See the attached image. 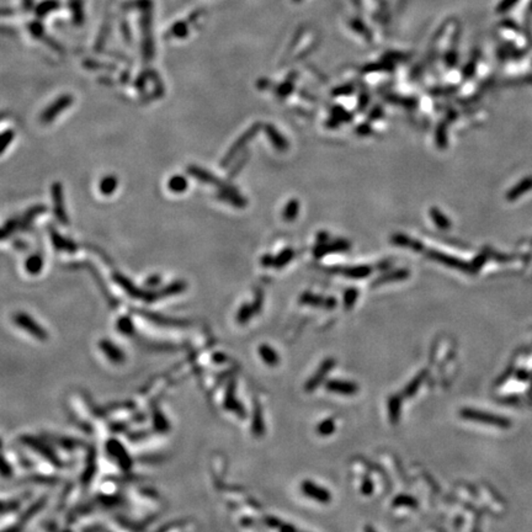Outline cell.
Listing matches in <instances>:
<instances>
[{"label": "cell", "mask_w": 532, "mask_h": 532, "mask_svg": "<svg viewBox=\"0 0 532 532\" xmlns=\"http://www.w3.org/2000/svg\"><path fill=\"white\" fill-rule=\"evenodd\" d=\"M153 9L149 8L140 11V52H142L143 62L145 64L150 63L156 56V45L153 36Z\"/></svg>", "instance_id": "6da1fadb"}, {"label": "cell", "mask_w": 532, "mask_h": 532, "mask_svg": "<svg viewBox=\"0 0 532 532\" xmlns=\"http://www.w3.org/2000/svg\"><path fill=\"white\" fill-rule=\"evenodd\" d=\"M112 280L115 281L116 285L120 286L128 296H131L132 298H136V300H142L144 302H154V301L161 300L162 298L161 291H152L137 287L130 278H127L121 273L112 274Z\"/></svg>", "instance_id": "7a4b0ae2"}, {"label": "cell", "mask_w": 532, "mask_h": 532, "mask_svg": "<svg viewBox=\"0 0 532 532\" xmlns=\"http://www.w3.org/2000/svg\"><path fill=\"white\" fill-rule=\"evenodd\" d=\"M460 416L464 420L469 421H477V423L486 424V425L495 426V428L500 429H507L510 426V421L508 420L507 417L498 416V415L490 414L488 412H483V410L473 409V408H463V409L460 410Z\"/></svg>", "instance_id": "3957f363"}, {"label": "cell", "mask_w": 532, "mask_h": 532, "mask_svg": "<svg viewBox=\"0 0 532 532\" xmlns=\"http://www.w3.org/2000/svg\"><path fill=\"white\" fill-rule=\"evenodd\" d=\"M259 130H260V123H256V125L252 126V127H250L249 130L247 131V132L243 133V135L240 136V137L238 138V139L235 140L234 143H233L232 147L230 148V150H228V152L224 154V157L222 158L221 163H219L221 168L226 169L227 166L230 165V164L232 163V162L234 161L235 158H237L238 154L242 152L243 148H244L245 145H247L248 143L250 142V140H252V138L254 137V136L256 135L257 132H259Z\"/></svg>", "instance_id": "277c9868"}, {"label": "cell", "mask_w": 532, "mask_h": 532, "mask_svg": "<svg viewBox=\"0 0 532 532\" xmlns=\"http://www.w3.org/2000/svg\"><path fill=\"white\" fill-rule=\"evenodd\" d=\"M74 102L73 95L70 94H63L61 96L57 97L51 105L46 107V109L42 111L41 116H40V120L45 125H48L52 123L58 115H61L62 112L66 111L68 107H70Z\"/></svg>", "instance_id": "5b68a950"}, {"label": "cell", "mask_w": 532, "mask_h": 532, "mask_svg": "<svg viewBox=\"0 0 532 532\" xmlns=\"http://www.w3.org/2000/svg\"><path fill=\"white\" fill-rule=\"evenodd\" d=\"M14 322L18 326H20L21 329H23L25 331L30 333L33 338L39 339V340H46L48 338L47 335V331L40 325L32 317L28 316L25 312H18L14 316Z\"/></svg>", "instance_id": "8992f818"}, {"label": "cell", "mask_w": 532, "mask_h": 532, "mask_svg": "<svg viewBox=\"0 0 532 532\" xmlns=\"http://www.w3.org/2000/svg\"><path fill=\"white\" fill-rule=\"evenodd\" d=\"M51 194H52V200H53L54 216H56L57 221H58L62 226H68L69 218H68V214H67L66 208H64L63 186H62L61 183L56 181V183L52 184Z\"/></svg>", "instance_id": "52a82bcc"}, {"label": "cell", "mask_w": 532, "mask_h": 532, "mask_svg": "<svg viewBox=\"0 0 532 532\" xmlns=\"http://www.w3.org/2000/svg\"><path fill=\"white\" fill-rule=\"evenodd\" d=\"M27 31L30 32V35L32 36V37H35L36 40H39V41H42L44 44H46L47 46L51 47L52 49H54L56 52H58V53H63V47L61 46V45L58 44L57 41H54L53 39H52L51 36H48L46 33V31H45V26L44 23H41V20H35V21H31V23H27Z\"/></svg>", "instance_id": "ba28073f"}, {"label": "cell", "mask_w": 532, "mask_h": 532, "mask_svg": "<svg viewBox=\"0 0 532 532\" xmlns=\"http://www.w3.org/2000/svg\"><path fill=\"white\" fill-rule=\"evenodd\" d=\"M301 490L306 497L316 500L321 504H329L331 502L330 491L312 481H303L301 484Z\"/></svg>", "instance_id": "9c48e42d"}, {"label": "cell", "mask_w": 532, "mask_h": 532, "mask_svg": "<svg viewBox=\"0 0 532 532\" xmlns=\"http://www.w3.org/2000/svg\"><path fill=\"white\" fill-rule=\"evenodd\" d=\"M186 173H187L190 176H192L194 179H196V180L201 181V183L208 184V185H214L218 188H222L224 187V186L230 185L227 181H222L221 179H219L218 176L214 175L213 173H211V171L206 170V169L201 168V166L199 165H188L187 168H186Z\"/></svg>", "instance_id": "30bf717a"}, {"label": "cell", "mask_w": 532, "mask_h": 532, "mask_svg": "<svg viewBox=\"0 0 532 532\" xmlns=\"http://www.w3.org/2000/svg\"><path fill=\"white\" fill-rule=\"evenodd\" d=\"M334 366H335V360L334 359L329 357V359L324 360V361L321 364V366L318 367V370L314 372L313 376H312L311 378H309L306 382V385H304V390H306L307 392H313L314 390H317V388L323 383L325 377L328 376V373L331 371V370H333Z\"/></svg>", "instance_id": "8fae6325"}, {"label": "cell", "mask_w": 532, "mask_h": 532, "mask_svg": "<svg viewBox=\"0 0 532 532\" xmlns=\"http://www.w3.org/2000/svg\"><path fill=\"white\" fill-rule=\"evenodd\" d=\"M216 197L219 201H223L226 204L232 205L235 208H243L248 204L247 200L238 194V191L234 188V186L227 185L224 187L218 188V192L216 194Z\"/></svg>", "instance_id": "7c38bea8"}, {"label": "cell", "mask_w": 532, "mask_h": 532, "mask_svg": "<svg viewBox=\"0 0 532 532\" xmlns=\"http://www.w3.org/2000/svg\"><path fill=\"white\" fill-rule=\"evenodd\" d=\"M324 386L329 392L338 393L341 395H355L360 391L357 383L345 379H329Z\"/></svg>", "instance_id": "4fadbf2b"}, {"label": "cell", "mask_w": 532, "mask_h": 532, "mask_svg": "<svg viewBox=\"0 0 532 532\" xmlns=\"http://www.w3.org/2000/svg\"><path fill=\"white\" fill-rule=\"evenodd\" d=\"M49 235H51L52 244H53L54 249L58 250V252H67V253H74L77 252L78 245L70 239H67L64 238L61 233L57 232L53 227L51 226L49 228Z\"/></svg>", "instance_id": "5bb4252c"}, {"label": "cell", "mask_w": 532, "mask_h": 532, "mask_svg": "<svg viewBox=\"0 0 532 532\" xmlns=\"http://www.w3.org/2000/svg\"><path fill=\"white\" fill-rule=\"evenodd\" d=\"M190 25H192V23L188 19H185V20H180V21H176V23H174L173 25L169 27V30L166 31L165 35H164V37L165 39H178V40H181V39H185V37H187L188 33H190Z\"/></svg>", "instance_id": "9a60e30c"}, {"label": "cell", "mask_w": 532, "mask_h": 532, "mask_svg": "<svg viewBox=\"0 0 532 532\" xmlns=\"http://www.w3.org/2000/svg\"><path fill=\"white\" fill-rule=\"evenodd\" d=\"M137 313H140L143 317H144V318L149 319L150 322H153V323L158 324V325H163V326H186V322L179 321V319L165 318V317H163L162 314L153 313V312H147V311H143V309H139V311H137Z\"/></svg>", "instance_id": "2e32d148"}, {"label": "cell", "mask_w": 532, "mask_h": 532, "mask_svg": "<svg viewBox=\"0 0 532 532\" xmlns=\"http://www.w3.org/2000/svg\"><path fill=\"white\" fill-rule=\"evenodd\" d=\"M61 6L62 4L59 0H42L41 3H39L33 8V11H35L36 18L41 20V19L49 15V14L54 13L58 9H61Z\"/></svg>", "instance_id": "e0dca14e"}, {"label": "cell", "mask_w": 532, "mask_h": 532, "mask_svg": "<svg viewBox=\"0 0 532 532\" xmlns=\"http://www.w3.org/2000/svg\"><path fill=\"white\" fill-rule=\"evenodd\" d=\"M100 349L102 350L106 357L109 360H111L112 362H122L125 359V355H123L122 350L120 347H116L112 341L110 340H101L100 341Z\"/></svg>", "instance_id": "ac0fdd59"}, {"label": "cell", "mask_w": 532, "mask_h": 532, "mask_svg": "<svg viewBox=\"0 0 532 532\" xmlns=\"http://www.w3.org/2000/svg\"><path fill=\"white\" fill-rule=\"evenodd\" d=\"M68 6L70 9L71 21L74 25L83 26L85 23L84 0H69Z\"/></svg>", "instance_id": "d6986e66"}, {"label": "cell", "mask_w": 532, "mask_h": 532, "mask_svg": "<svg viewBox=\"0 0 532 532\" xmlns=\"http://www.w3.org/2000/svg\"><path fill=\"white\" fill-rule=\"evenodd\" d=\"M403 398H404L403 394H393L388 399V417H390V421L393 425H395L399 421Z\"/></svg>", "instance_id": "ffe728a7"}, {"label": "cell", "mask_w": 532, "mask_h": 532, "mask_svg": "<svg viewBox=\"0 0 532 532\" xmlns=\"http://www.w3.org/2000/svg\"><path fill=\"white\" fill-rule=\"evenodd\" d=\"M429 374V371L428 370H423V371H420L419 373L416 374V376L414 377V378L410 381L409 383L407 385V387L403 390L402 394L404 398H410L413 397V395H415V393L419 391V388H420V386L423 385V382L426 379V377H428Z\"/></svg>", "instance_id": "44dd1931"}, {"label": "cell", "mask_w": 532, "mask_h": 532, "mask_svg": "<svg viewBox=\"0 0 532 532\" xmlns=\"http://www.w3.org/2000/svg\"><path fill=\"white\" fill-rule=\"evenodd\" d=\"M44 269V257L39 253H35V254H31L30 256L26 259L25 261V270L27 271V274L30 275L36 276L39 275L40 273Z\"/></svg>", "instance_id": "7402d4cb"}, {"label": "cell", "mask_w": 532, "mask_h": 532, "mask_svg": "<svg viewBox=\"0 0 532 532\" xmlns=\"http://www.w3.org/2000/svg\"><path fill=\"white\" fill-rule=\"evenodd\" d=\"M117 186H118L117 176L114 175V174H109V175H105L104 178L100 180L99 190L104 196H111V195L116 191Z\"/></svg>", "instance_id": "603a6c76"}, {"label": "cell", "mask_w": 532, "mask_h": 532, "mask_svg": "<svg viewBox=\"0 0 532 532\" xmlns=\"http://www.w3.org/2000/svg\"><path fill=\"white\" fill-rule=\"evenodd\" d=\"M166 185H168L169 190L171 192H174V194H183V192H185L187 190L188 180L184 175L176 174V175H173L169 179Z\"/></svg>", "instance_id": "cb8c5ba5"}, {"label": "cell", "mask_w": 532, "mask_h": 532, "mask_svg": "<svg viewBox=\"0 0 532 532\" xmlns=\"http://www.w3.org/2000/svg\"><path fill=\"white\" fill-rule=\"evenodd\" d=\"M259 354L261 356V359L264 360L265 364H268L269 366H278V364L280 362L278 352L266 344H262L259 347Z\"/></svg>", "instance_id": "d4e9b609"}, {"label": "cell", "mask_w": 532, "mask_h": 532, "mask_svg": "<svg viewBox=\"0 0 532 532\" xmlns=\"http://www.w3.org/2000/svg\"><path fill=\"white\" fill-rule=\"evenodd\" d=\"M186 288H187V285H186L185 281H184V280H175V281L170 282L168 286H165V287H163L162 290H159V291H161L162 298H164V297H170V296L179 295V293L184 292Z\"/></svg>", "instance_id": "484cf974"}, {"label": "cell", "mask_w": 532, "mask_h": 532, "mask_svg": "<svg viewBox=\"0 0 532 532\" xmlns=\"http://www.w3.org/2000/svg\"><path fill=\"white\" fill-rule=\"evenodd\" d=\"M110 28H111V19L106 18L105 19L104 23H102L101 30H100L99 35H97L96 42H95L94 48L96 52H101L102 49H104L105 44H106L107 36L110 35Z\"/></svg>", "instance_id": "4316f807"}, {"label": "cell", "mask_w": 532, "mask_h": 532, "mask_svg": "<svg viewBox=\"0 0 532 532\" xmlns=\"http://www.w3.org/2000/svg\"><path fill=\"white\" fill-rule=\"evenodd\" d=\"M47 211V207L45 206V205H40V206H33L32 208L27 209L26 211V213L23 214V218H21L20 221V228L23 230V228H25V227H28L30 226L31 222L33 221V219L36 218V217L39 216V214L44 213V212Z\"/></svg>", "instance_id": "83f0119b"}, {"label": "cell", "mask_w": 532, "mask_h": 532, "mask_svg": "<svg viewBox=\"0 0 532 532\" xmlns=\"http://www.w3.org/2000/svg\"><path fill=\"white\" fill-rule=\"evenodd\" d=\"M122 10L123 11H130V10H139L143 11L145 9L154 8L153 0H128L126 3L122 4Z\"/></svg>", "instance_id": "f1b7e54d"}, {"label": "cell", "mask_w": 532, "mask_h": 532, "mask_svg": "<svg viewBox=\"0 0 532 532\" xmlns=\"http://www.w3.org/2000/svg\"><path fill=\"white\" fill-rule=\"evenodd\" d=\"M148 71V78L149 80L154 84V96L156 97H162L164 95V84L162 82L159 74L157 73L154 69H147Z\"/></svg>", "instance_id": "f546056e"}, {"label": "cell", "mask_w": 532, "mask_h": 532, "mask_svg": "<svg viewBox=\"0 0 532 532\" xmlns=\"http://www.w3.org/2000/svg\"><path fill=\"white\" fill-rule=\"evenodd\" d=\"M531 188H532V178L525 179L524 181H521V183H520L519 185L516 186V187H514L511 191L509 192V195H508V199H509V200H516L517 197L521 196L522 194L527 192L529 190H531Z\"/></svg>", "instance_id": "4dcf8cb0"}, {"label": "cell", "mask_w": 532, "mask_h": 532, "mask_svg": "<svg viewBox=\"0 0 532 532\" xmlns=\"http://www.w3.org/2000/svg\"><path fill=\"white\" fill-rule=\"evenodd\" d=\"M264 421H262L261 409L259 405H255L254 417H253V433L255 436H261L264 434Z\"/></svg>", "instance_id": "1f68e13d"}, {"label": "cell", "mask_w": 532, "mask_h": 532, "mask_svg": "<svg viewBox=\"0 0 532 532\" xmlns=\"http://www.w3.org/2000/svg\"><path fill=\"white\" fill-rule=\"evenodd\" d=\"M336 425L335 420L333 417H328V419H324L317 426V433L321 436H330L331 434L335 431Z\"/></svg>", "instance_id": "d6a6232c"}, {"label": "cell", "mask_w": 532, "mask_h": 532, "mask_svg": "<svg viewBox=\"0 0 532 532\" xmlns=\"http://www.w3.org/2000/svg\"><path fill=\"white\" fill-rule=\"evenodd\" d=\"M393 507H408V508H416L417 502L414 497L409 494H399L393 500Z\"/></svg>", "instance_id": "836d02e7"}, {"label": "cell", "mask_w": 532, "mask_h": 532, "mask_svg": "<svg viewBox=\"0 0 532 532\" xmlns=\"http://www.w3.org/2000/svg\"><path fill=\"white\" fill-rule=\"evenodd\" d=\"M254 312H255V309H254V307H253V304H248V303H244V304L240 307L239 311H238V313H237L238 323L244 324V323H247V322H249V319L252 318L253 314H254Z\"/></svg>", "instance_id": "e575fe53"}, {"label": "cell", "mask_w": 532, "mask_h": 532, "mask_svg": "<svg viewBox=\"0 0 532 532\" xmlns=\"http://www.w3.org/2000/svg\"><path fill=\"white\" fill-rule=\"evenodd\" d=\"M84 67L88 69H92V70H97V69H102V70H110V71H116L115 64H107V63H101V62L92 61V59H85L84 61Z\"/></svg>", "instance_id": "d590c367"}, {"label": "cell", "mask_w": 532, "mask_h": 532, "mask_svg": "<svg viewBox=\"0 0 532 532\" xmlns=\"http://www.w3.org/2000/svg\"><path fill=\"white\" fill-rule=\"evenodd\" d=\"M16 230H20V219L18 218L9 219V221L4 224L3 230H1V238H3V239H6V238H8L9 235L13 234Z\"/></svg>", "instance_id": "8d00e7d4"}, {"label": "cell", "mask_w": 532, "mask_h": 532, "mask_svg": "<svg viewBox=\"0 0 532 532\" xmlns=\"http://www.w3.org/2000/svg\"><path fill=\"white\" fill-rule=\"evenodd\" d=\"M120 30H121V35H122V39H123V41H125V44L132 45V42H133L132 31H131L130 23H128L126 19H122V20H121Z\"/></svg>", "instance_id": "74e56055"}, {"label": "cell", "mask_w": 532, "mask_h": 532, "mask_svg": "<svg viewBox=\"0 0 532 532\" xmlns=\"http://www.w3.org/2000/svg\"><path fill=\"white\" fill-rule=\"evenodd\" d=\"M117 330L125 335H131L133 333V323L128 317H121L117 321Z\"/></svg>", "instance_id": "f35d334b"}, {"label": "cell", "mask_w": 532, "mask_h": 532, "mask_svg": "<svg viewBox=\"0 0 532 532\" xmlns=\"http://www.w3.org/2000/svg\"><path fill=\"white\" fill-rule=\"evenodd\" d=\"M247 162H248V154H247V156L244 154L243 157H240V158L237 161V163L234 164V166H233V168L231 169L230 171H228L227 179H228V180H233V179H234L235 176H237L238 174L240 173V170H242L243 166L245 165V163H247Z\"/></svg>", "instance_id": "ab89813d"}, {"label": "cell", "mask_w": 532, "mask_h": 532, "mask_svg": "<svg viewBox=\"0 0 532 532\" xmlns=\"http://www.w3.org/2000/svg\"><path fill=\"white\" fill-rule=\"evenodd\" d=\"M265 128H266V132H268V135H269V137H270L271 142H273L274 144H275L276 147L278 148V149H281V148L285 145V142H283L282 137L278 135V132L275 130V128L273 127V126L269 125V126H266Z\"/></svg>", "instance_id": "60d3db41"}, {"label": "cell", "mask_w": 532, "mask_h": 532, "mask_svg": "<svg viewBox=\"0 0 532 532\" xmlns=\"http://www.w3.org/2000/svg\"><path fill=\"white\" fill-rule=\"evenodd\" d=\"M149 80V78H148V71L147 69H144L143 71H140L139 74L137 75V78L135 79V87L136 89L138 90V92H144L145 89V85H147V82Z\"/></svg>", "instance_id": "b9f144b4"}, {"label": "cell", "mask_w": 532, "mask_h": 532, "mask_svg": "<svg viewBox=\"0 0 532 532\" xmlns=\"http://www.w3.org/2000/svg\"><path fill=\"white\" fill-rule=\"evenodd\" d=\"M14 137H15V132H14L13 130L4 131L3 135H1V145H0V148H1V153L5 152L6 148L9 147V144H10V143L14 140Z\"/></svg>", "instance_id": "7bdbcfd3"}, {"label": "cell", "mask_w": 532, "mask_h": 532, "mask_svg": "<svg viewBox=\"0 0 532 532\" xmlns=\"http://www.w3.org/2000/svg\"><path fill=\"white\" fill-rule=\"evenodd\" d=\"M373 489H374V486H373L372 479L370 478V477H365V478L362 479V483H361V493L364 494V495H371V494L373 493Z\"/></svg>", "instance_id": "ee69618b"}, {"label": "cell", "mask_w": 532, "mask_h": 532, "mask_svg": "<svg viewBox=\"0 0 532 532\" xmlns=\"http://www.w3.org/2000/svg\"><path fill=\"white\" fill-rule=\"evenodd\" d=\"M161 283H162V278L161 275H157V274L148 276L144 281V285L147 286V287H157V286H161Z\"/></svg>", "instance_id": "f6af8a7d"}, {"label": "cell", "mask_w": 532, "mask_h": 532, "mask_svg": "<svg viewBox=\"0 0 532 532\" xmlns=\"http://www.w3.org/2000/svg\"><path fill=\"white\" fill-rule=\"evenodd\" d=\"M278 530H280V532H298L297 529L293 525L286 524V522H282L280 525V527H278Z\"/></svg>", "instance_id": "bcb514c9"}, {"label": "cell", "mask_w": 532, "mask_h": 532, "mask_svg": "<svg viewBox=\"0 0 532 532\" xmlns=\"http://www.w3.org/2000/svg\"><path fill=\"white\" fill-rule=\"evenodd\" d=\"M296 209H297V206L295 207V204L288 205V206L286 207V209H285V218H287V219L292 218V216L295 214Z\"/></svg>", "instance_id": "7dc6e473"}, {"label": "cell", "mask_w": 532, "mask_h": 532, "mask_svg": "<svg viewBox=\"0 0 532 532\" xmlns=\"http://www.w3.org/2000/svg\"><path fill=\"white\" fill-rule=\"evenodd\" d=\"M14 247H15L18 250H21V252H25V250L28 249L27 243H25L23 240H15V242H14Z\"/></svg>", "instance_id": "c3c4849f"}, {"label": "cell", "mask_w": 532, "mask_h": 532, "mask_svg": "<svg viewBox=\"0 0 532 532\" xmlns=\"http://www.w3.org/2000/svg\"><path fill=\"white\" fill-rule=\"evenodd\" d=\"M23 6L26 11H31L35 8V0H23Z\"/></svg>", "instance_id": "681fc988"}, {"label": "cell", "mask_w": 532, "mask_h": 532, "mask_svg": "<svg viewBox=\"0 0 532 532\" xmlns=\"http://www.w3.org/2000/svg\"><path fill=\"white\" fill-rule=\"evenodd\" d=\"M130 77H131L130 71H128V70L122 71V73H121V77H120L121 83H122V84H127V83L130 82Z\"/></svg>", "instance_id": "f907efd6"}, {"label": "cell", "mask_w": 532, "mask_h": 532, "mask_svg": "<svg viewBox=\"0 0 532 532\" xmlns=\"http://www.w3.org/2000/svg\"><path fill=\"white\" fill-rule=\"evenodd\" d=\"M365 531H366V532H376L373 529H372L371 526H366V527H365Z\"/></svg>", "instance_id": "816d5d0a"}]
</instances>
